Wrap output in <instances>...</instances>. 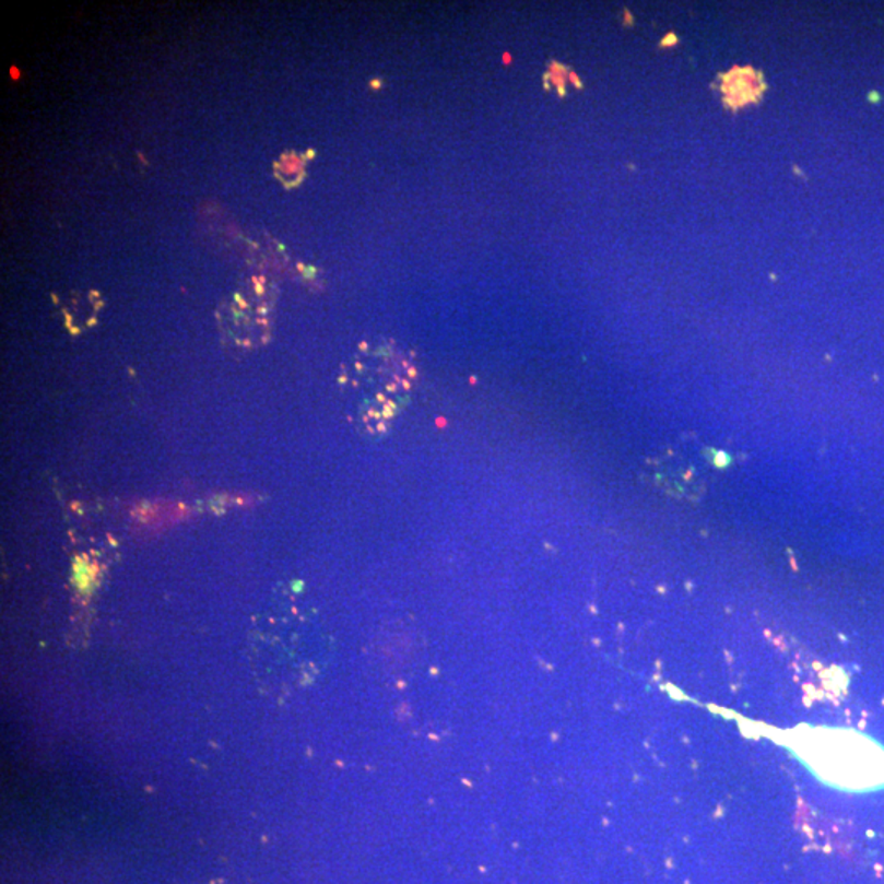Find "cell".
Returning a JSON list of instances; mask_svg holds the SVG:
<instances>
[{"label":"cell","mask_w":884,"mask_h":884,"mask_svg":"<svg viewBox=\"0 0 884 884\" xmlns=\"http://www.w3.org/2000/svg\"><path fill=\"white\" fill-rule=\"evenodd\" d=\"M764 87L765 84L761 82V74H755L752 69H734L724 79L726 102L731 107L749 104V102L757 101V97H761V92Z\"/></svg>","instance_id":"obj_1"}]
</instances>
